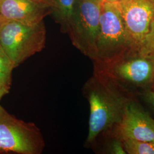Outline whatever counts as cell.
<instances>
[{"mask_svg":"<svg viewBox=\"0 0 154 154\" xmlns=\"http://www.w3.org/2000/svg\"><path fill=\"white\" fill-rule=\"evenodd\" d=\"M83 93L90 107L86 144H93L102 133L111 131L121 120L132 100L129 90L103 75L94 72L85 83Z\"/></svg>","mask_w":154,"mask_h":154,"instance_id":"cell-1","label":"cell"},{"mask_svg":"<svg viewBox=\"0 0 154 154\" xmlns=\"http://www.w3.org/2000/svg\"><path fill=\"white\" fill-rule=\"evenodd\" d=\"M94 72L103 75L122 86L152 89L154 87V54L133 50L113 61L94 62Z\"/></svg>","mask_w":154,"mask_h":154,"instance_id":"cell-2","label":"cell"},{"mask_svg":"<svg viewBox=\"0 0 154 154\" xmlns=\"http://www.w3.org/2000/svg\"><path fill=\"white\" fill-rule=\"evenodd\" d=\"M99 29L93 62L113 61L133 50L139 49L134 42L122 18L117 4H100Z\"/></svg>","mask_w":154,"mask_h":154,"instance_id":"cell-3","label":"cell"},{"mask_svg":"<svg viewBox=\"0 0 154 154\" xmlns=\"http://www.w3.org/2000/svg\"><path fill=\"white\" fill-rule=\"evenodd\" d=\"M46 39L44 21L28 25L4 20L0 24V45L14 68L44 49Z\"/></svg>","mask_w":154,"mask_h":154,"instance_id":"cell-4","label":"cell"},{"mask_svg":"<svg viewBox=\"0 0 154 154\" xmlns=\"http://www.w3.org/2000/svg\"><path fill=\"white\" fill-rule=\"evenodd\" d=\"M45 141L34 123L19 119L0 105V152L40 154Z\"/></svg>","mask_w":154,"mask_h":154,"instance_id":"cell-5","label":"cell"},{"mask_svg":"<svg viewBox=\"0 0 154 154\" xmlns=\"http://www.w3.org/2000/svg\"><path fill=\"white\" fill-rule=\"evenodd\" d=\"M100 4L90 0H77L66 32L73 46L93 61L99 32Z\"/></svg>","mask_w":154,"mask_h":154,"instance_id":"cell-6","label":"cell"},{"mask_svg":"<svg viewBox=\"0 0 154 154\" xmlns=\"http://www.w3.org/2000/svg\"><path fill=\"white\" fill-rule=\"evenodd\" d=\"M117 5L128 32L140 49L154 18V0H122Z\"/></svg>","mask_w":154,"mask_h":154,"instance_id":"cell-7","label":"cell"},{"mask_svg":"<svg viewBox=\"0 0 154 154\" xmlns=\"http://www.w3.org/2000/svg\"><path fill=\"white\" fill-rule=\"evenodd\" d=\"M112 129H115L114 136L121 139L154 142V119L133 100L126 106L121 121Z\"/></svg>","mask_w":154,"mask_h":154,"instance_id":"cell-8","label":"cell"},{"mask_svg":"<svg viewBox=\"0 0 154 154\" xmlns=\"http://www.w3.org/2000/svg\"><path fill=\"white\" fill-rule=\"evenodd\" d=\"M53 8L38 0H0V16L2 21L12 20L28 25L44 21Z\"/></svg>","mask_w":154,"mask_h":154,"instance_id":"cell-9","label":"cell"},{"mask_svg":"<svg viewBox=\"0 0 154 154\" xmlns=\"http://www.w3.org/2000/svg\"><path fill=\"white\" fill-rule=\"evenodd\" d=\"M77 0H53L54 9L51 14L55 21L60 24L61 32L66 33L69 23L74 11Z\"/></svg>","mask_w":154,"mask_h":154,"instance_id":"cell-10","label":"cell"},{"mask_svg":"<svg viewBox=\"0 0 154 154\" xmlns=\"http://www.w3.org/2000/svg\"><path fill=\"white\" fill-rule=\"evenodd\" d=\"M122 140L127 154H154V142L130 139H124Z\"/></svg>","mask_w":154,"mask_h":154,"instance_id":"cell-11","label":"cell"},{"mask_svg":"<svg viewBox=\"0 0 154 154\" xmlns=\"http://www.w3.org/2000/svg\"><path fill=\"white\" fill-rule=\"evenodd\" d=\"M139 49L143 53L154 54V18Z\"/></svg>","mask_w":154,"mask_h":154,"instance_id":"cell-12","label":"cell"},{"mask_svg":"<svg viewBox=\"0 0 154 154\" xmlns=\"http://www.w3.org/2000/svg\"><path fill=\"white\" fill-rule=\"evenodd\" d=\"M14 69L11 61L6 55L0 57V79H11Z\"/></svg>","mask_w":154,"mask_h":154,"instance_id":"cell-13","label":"cell"},{"mask_svg":"<svg viewBox=\"0 0 154 154\" xmlns=\"http://www.w3.org/2000/svg\"><path fill=\"white\" fill-rule=\"evenodd\" d=\"M114 139L110 142L109 146L108 152L110 154H126L121 139L114 136Z\"/></svg>","mask_w":154,"mask_h":154,"instance_id":"cell-14","label":"cell"},{"mask_svg":"<svg viewBox=\"0 0 154 154\" xmlns=\"http://www.w3.org/2000/svg\"><path fill=\"white\" fill-rule=\"evenodd\" d=\"M11 79H0V100L9 92Z\"/></svg>","mask_w":154,"mask_h":154,"instance_id":"cell-15","label":"cell"},{"mask_svg":"<svg viewBox=\"0 0 154 154\" xmlns=\"http://www.w3.org/2000/svg\"><path fill=\"white\" fill-rule=\"evenodd\" d=\"M144 98L154 110V90L152 89L146 90Z\"/></svg>","mask_w":154,"mask_h":154,"instance_id":"cell-16","label":"cell"},{"mask_svg":"<svg viewBox=\"0 0 154 154\" xmlns=\"http://www.w3.org/2000/svg\"><path fill=\"white\" fill-rule=\"evenodd\" d=\"M38 1H42V2H45V3L48 4H49V5H50V6H51L53 7V9H54L55 5H54V2H53V0H38Z\"/></svg>","mask_w":154,"mask_h":154,"instance_id":"cell-17","label":"cell"},{"mask_svg":"<svg viewBox=\"0 0 154 154\" xmlns=\"http://www.w3.org/2000/svg\"><path fill=\"white\" fill-rule=\"evenodd\" d=\"M122 0H102V1L107 2L110 3H113V4H118L119 2H121Z\"/></svg>","mask_w":154,"mask_h":154,"instance_id":"cell-18","label":"cell"},{"mask_svg":"<svg viewBox=\"0 0 154 154\" xmlns=\"http://www.w3.org/2000/svg\"><path fill=\"white\" fill-rule=\"evenodd\" d=\"M4 55H5V53H4V51H3V50H2L1 46V45H0V57H1V56H4Z\"/></svg>","mask_w":154,"mask_h":154,"instance_id":"cell-19","label":"cell"},{"mask_svg":"<svg viewBox=\"0 0 154 154\" xmlns=\"http://www.w3.org/2000/svg\"><path fill=\"white\" fill-rule=\"evenodd\" d=\"M90 1H94V2H97V3H101L102 2V0H90Z\"/></svg>","mask_w":154,"mask_h":154,"instance_id":"cell-20","label":"cell"},{"mask_svg":"<svg viewBox=\"0 0 154 154\" xmlns=\"http://www.w3.org/2000/svg\"><path fill=\"white\" fill-rule=\"evenodd\" d=\"M2 21V18H1V16H0V24H1V22Z\"/></svg>","mask_w":154,"mask_h":154,"instance_id":"cell-21","label":"cell"},{"mask_svg":"<svg viewBox=\"0 0 154 154\" xmlns=\"http://www.w3.org/2000/svg\"><path fill=\"white\" fill-rule=\"evenodd\" d=\"M152 90H154V88H152Z\"/></svg>","mask_w":154,"mask_h":154,"instance_id":"cell-22","label":"cell"}]
</instances>
